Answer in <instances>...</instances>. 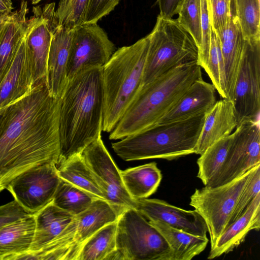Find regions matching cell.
I'll return each instance as SVG.
<instances>
[{
  "mask_svg": "<svg viewBox=\"0 0 260 260\" xmlns=\"http://www.w3.org/2000/svg\"><path fill=\"white\" fill-rule=\"evenodd\" d=\"M28 12L26 1L0 25V82L10 69L23 36Z\"/></svg>",
  "mask_w": 260,
  "mask_h": 260,
  "instance_id": "7402d4cb",
  "label": "cell"
},
{
  "mask_svg": "<svg viewBox=\"0 0 260 260\" xmlns=\"http://www.w3.org/2000/svg\"><path fill=\"white\" fill-rule=\"evenodd\" d=\"M42 0H32L31 3L33 5H36L38 4L39 2L42 1Z\"/></svg>",
  "mask_w": 260,
  "mask_h": 260,
  "instance_id": "bcb514c9",
  "label": "cell"
},
{
  "mask_svg": "<svg viewBox=\"0 0 260 260\" xmlns=\"http://www.w3.org/2000/svg\"><path fill=\"white\" fill-rule=\"evenodd\" d=\"M34 214L35 231L28 252L42 249L59 235L75 217L52 202Z\"/></svg>",
  "mask_w": 260,
  "mask_h": 260,
  "instance_id": "603a6c76",
  "label": "cell"
},
{
  "mask_svg": "<svg viewBox=\"0 0 260 260\" xmlns=\"http://www.w3.org/2000/svg\"><path fill=\"white\" fill-rule=\"evenodd\" d=\"M4 189H6V186L0 183V192Z\"/></svg>",
  "mask_w": 260,
  "mask_h": 260,
  "instance_id": "7dc6e473",
  "label": "cell"
},
{
  "mask_svg": "<svg viewBox=\"0 0 260 260\" xmlns=\"http://www.w3.org/2000/svg\"><path fill=\"white\" fill-rule=\"evenodd\" d=\"M34 85L33 69L23 35L13 61L0 82V109L21 99Z\"/></svg>",
  "mask_w": 260,
  "mask_h": 260,
  "instance_id": "2e32d148",
  "label": "cell"
},
{
  "mask_svg": "<svg viewBox=\"0 0 260 260\" xmlns=\"http://www.w3.org/2000/svg\"><path fill=\"white\" fill-rule=\"evenodd\" d=\"M205 114L158 123L112 143V147L125 161L152 158L171 160L194 153Z\"/></svg>",
  "mask_w": 260,
  "mask_h": 260,
  "instance_id": "5b68a950",
  "label": "cell"
},
{
  "mask_svg": "<svg viewBox=\"0 0 260 260\" xmlns=\"http://www.w3.org/2000/svg\"><path fill=\"white\" fill-rule=\"evenodd\" d=\"M215 33L224 61L227 99L233 101L245 42L236 16L234 0L230 1V17L226 26Z\"/></svg>",
  "mask_w": 260,
  "mask_h": 260,
  "instance_id": "ac0fdd59",
  "label": "cell"
},
{
  "mask_svg": "<svg viewBox=\"0 0 260 260\" xmlns=\"http://www.w3.org/2000/svg\"><path fill=\"white\" fill-rule=\"evenodd\" d=\"M9 14H2V15H0V25L6 20V19L7 18L8 16L9 15Z\"/></svg>",
  "mask_w": 260,
  "mask_h": 260,
  "instance_id": "f6af8a7d",
  "label": "cell"
},
{
  "mask_svg": "<svg viewBox=\"0 0 260 260\" xmlns=\"http://www.w3.org/2000/svg\"><path fill=\"white\" fill-rule=\"evenodd\" d=\"M119 216L108 201L94 199L87 209L76 215L77 243L81 247L83 243L93 234L106 225L117 221Z\"/></svg>",
  "mask_w": 260,
  "mask_h": 260,
  "instance_id": "d4e9b609",
  "label": "cell"
},
{
  "mask_svg": "<svg viewBox=\"0 0 260 260\" xmlns=\"http://www.w3.org/2000/svg\"><path fill=\"white\" fill-rule=\"evenodd\" d=\"M59 101L60 155L57 166L80 154L101 137L102 68H85L78 72L68 80Z\"/></svg>",
  "mask_w": 260,
  "mask_h": 260,
  "instance_id": "7a4b0ae2",
  "label": "cell"
},
{
  "mask_svg": "<svg viewBox=\"0 0 260 260\" xmlns=\"http://www.w3.org/2000/svg\"><path fill=\"white\" fill-rule=\"evenodd\" d=\"M135 208L147 220H158L194 236L207 237L208 229L196 210H186L157 199H134Z\"/></svg>",
  "mask_w": 260,
  "mask_h": 260,
  "instance_id": "9a60e30c",
  "label": "cell"
},
{
  "mask_svg": "<svg viewBox=\"0 0 260 260\" xmlns=\"http://www.w3.org/2000/svg\"><path fill=\"white\" fill-rule=\"evenodd\" d=\"M259 193H260V164L253 167L250 176L238 198L229 225L242 215L251 201Z\"/></svg>",
  "mask_w": 260,
  "mask_h": 260,
  "instance_id": "8d00e7d4",
  "label": "cell"
},
{
  "mask_svg": "<svg viewBox=\"0 0 260 260\" xmlns=\"http://www.w3.org/2000/svg\"><path fill=\"white\" fill-rule=\"evenodd\" d=\"M116 49L97 23H83L75 28L67 66L68 80L88 67L103 68Z\"/></svg>",
  "mask_w": 260,
  "mask_h": 260,
  "instance_id": "7c38bea8",
  "label": "cell"
},
{
  "mask_svg": "<svg viewBox=\"0 0 260 260\" xmlns=\"http://www.w3.org/2000/svg\"><path fill=\"white\" fill-rule=\"evenodd\" d=\"M57 168L58 175L62 180L87 192L94 199L106 200L103 192L81 154L72 156L59 164Z\"/></svg>",
  "mask_w": 260,
  "mask_h": 260,
  "instance_id": "f1b7e54d",
  "label": "cell"
},
{
  "mask_svg": "<svg viewBox=\"0 0 260 260\" xmlns=\"http://www.w3.org/2000/svg\"><path fill=\"white\" fill-rule=\"evenodd\" d=\"M226 1H227L229 3H230V1H231V0H226Z\"/></svg>",
  "mask_w": 260,
  "mask_h": 260,
  "instance_id": "c3c4849f",
  "label": "cell"
},
{
  "mask_svg": "<svg viewBox=\"0 0 260 260\" xmlns=\"http://www.w3.org/2000/svg\"><path fill=\"white\" fill-rule=\"evenodd\" d=\"M260 38L245 40L233 102L238 124L259 120Z\"/></svg>",
  "mask_w": 260,
  "mask_h": 260,
  "instance_id": "9c48e42d",
  "label": "cell"
},
{
  "mask_svg": "<svg viewBox=\"0 0 260 260\" xmlns=\"http://www.w3.org/2000/svg\"><path fill=\"white\" fill-rule=\"evenodd\" d=\"M55 11L54 3L34 6L32 15L26 21L24 36L33 69L34 85L46 80L48 57L56 24Z\"/></svg>",
  "mask_w": 260,
  "mask_h": 260,
  "instance_id": "5bb4252c",
  "label": "cell"
},
{
  "mask_svg": "<svg viewBox=\"0 0 260 260\" xmlns=\"http://www.w3.org/2000/svg\"><path fill=\"white\" fill-rule=\"evenodd\" d=\"M13 9L11 0H0V15L9 14Z\"/></svg>",
  "mask_w": 260,
  "mask_h": 260,
  "instance_id": "7bdbcfd3",
  "label": "cell"
},
{
  "mask_svg": "<svg viewBox=\"0 0 260 260\" xmlns=\"http://www.w3.org/2000/svg\"><path fill=\"white\" fill-rule=\"evenodd\" d=\"M234 3L244 39L260 38V0H234Z\"/></svg>",
  "mask_w": 260,
  "mask_h": 260,
  "instance_id": "d6a6232c",
  "label": "cell"
},
{
  "mask_svg": "<svg viewBox=\"0 0 260 260\" xmlns=\"http://www.w3.org/2000/svg\"><path fill=\"white\" fill-rule=\"evenodd\" d=\"M74 29L56 23L53 30L47 60L46 82L50 93L59 99L68 82L67 70Z\"/></svg>",
  "mask_w": 260,
  "mask_h": 260,
  "instance_id": "e0dca14e",
  "label": "cell"
},
{
  "mask_svg": "<svg viewBox=\"0 0 260 260\" xmlns=\"http://www.w3.org/2000/svg\"><path fill=\"white\" fill-rule=\"evenodd\" d=\"M149 35L116 49L102 68V131L110 133L143 86Z\"/></svg>",
  "mask_w": 260,
  "mask_h": 260,
  "instance_id": "277c9868",
  "label": "cell"
},
{
  "mask_svg": "<svg viewBox=\"0 0 260 260\" xmlns=\"http://www.w3.org/2000/svg\"><path fill=\"white\" fill-rule=\"evenodd\" d=\"M260 229V193L251 201L242 215L230 224L217 238L208 259L227 254L237 248L252 230Z\"/></svg>",
  "mask_w": 260,
  "mask_h": 260,
  "instance_id": "ffe728a7",
  "label": "cell"
},
{
  "mask_svg": "<svg viewBox=\"0 0 260 260\" xmlns=\"http://www.w3.org/2000/svg\"><path fill=\"white\" fill-rule=\"evenodd\" d=\"M232 134L209 146L198 159L197 177L205 186L212 187L218 180L225 160Z\"/></svg>",
  "mask_w": 260,
  "mask_h": 260,
  "instance_id": "f546056e",
  "label": "cell"
},
{
  "mask_svg": "<svg viewBox=\"0 0 260 260\" xmlns=\"http://www.w3.org/2000/svg\"><path fill=\"white\" fill-rule=\"evenodd\" d=\"M237 125L233 101L223 99L216 101L205 114L194 153L202 154L213 144L231 135Z\"/></svg>",
  "mask_w": 260,
  "mask_h": 260,
  "instance_id": "d6986e66",
  "label": "cell"
},
{
  "mask_svg": "<svg viewBox=\"0 0 260 260\" xmlns=\"http://www.w3.org/2000/svg\"><path fill=\"white\" fill-rule=\"evenodd\" d=\"M120 174L125 189L134 200L152 195L162 179L161 171L155 162L120 170Z\"/></svg>",
  "mask_w": 260,
  "mask_h": 260,
  "instance_id": "484cf974",
  "label": "cell"
},
{
  "mask_svg": "<svg viewBox=\"0 0 260 260\" xmlns=\"http://www.w3.org/2000/svg\"><path fill=\"white\" fill-rule=\"evenodd\" d=\"M59 99L46 80L34 85L8 106L0 124V183L46 163L56 166L60 155Z\"/></svg>",
  "mask_w": 260,
  "mask_h": 260,
  "instance_id": "6da1fadb",
  "label": "cell"
},
{
  "mask_svg": "<svg viewBox=\"0 0 260 260\" xmlns=\"http://www.w3.org/2000/svg\"><path fill=\"white\" fill-rule=\"evenodd\" d=\"M236 128L220 176L212 187L227 183L260 164L259 120H244Z\"/></svg>",
  "mask_w": 260,
  "mask_h": 260,
  "instance_id": "4fadbf2b",
  "label": "cell"
},
{
  "mask_svg": "<svg viewBox=\"0 0 260 260\" xmlns=\"http://www.w3.org/2000/svg\"><path fill=\"white\" fill-rule=\"evenodd\" d=\"M120 1L89 0L83 23H97L99 20L113 10Z\"/></svg>",
  "mask_w": 260,
  "mask_h": 260,
  "instance_id": "ab89813d",
  "label": "cell"
},
{
  "mask_svg": "<svg viewBox=\"0 0 260 260\" xmlns=\"http://www.w3.org/2000/svg\"><path fill=\"white\" fill-rule=\"evenodd\" d=\"M109 260H173V253L161 234L130 208L117 221L116 250Z\"/></svg>",
  "mask_w": 260,
  "mask_h": 260,
  "instance_id": "52a82bcc",
  "label": "cell"
},
{
  "mask_svg": "<svg viewBox=\"0 0 260 260\" xmlns=\"http://www.w3.org/2000/svg\"><path fill=\"white\" fill-rule=\"evenodd\" d=\"M60 180L56 165L46 163L20 174L6 189L24 210L33 214L52 202Z\"/></svg>",
  "mask_w": 260,
  "mask_h": 260,
  "instance_id": "30bf717a",
  "label": "cell"
},
{
  "mask_svg": "<svg viewBox=\"0 0 260 260\" xmlns=\"http://www.w3.org/2000/svg\"><path fill=\"white\" fill-rule=\"evenodd\" d=\"M103 192L106 200L118 214L134 208L135 201L123 184L120 170L106 149L101 137L85 147L80 153Z\"/></svg>",
  "mask_w": 260,
  "mask_h": 260,
  "instance_id": "8fae6325",
  "label": "cell"
},
{
  "mask_svg": "<svg viewBox=\"0 0 260 260\" xmlns=\"http://www.w3.org/2000/svg\"><path fill=\"white\" fill-rule=\"evenodd\" d=\"M89 0H59L54 13L57 25L74 28L83 23Z\"/></svg>",
  "mask_w": 260,
  "mask_h": 260,
  "instance_id": "d590c367",
  "label": "cell"
},
{
  "mask_svg": "<svg viewBox=\"0 0 260 260\" xmlns=\"http://www.w3.org/2000/svg\"><path fill=\"white\" fill-rule=\"evenodd\" d=\"M8 106L0 109V124Z\"/></svg>",
  "mask_w": 260,
  "mask_h": 260,
  "instance_id": "ee69618b",
  "label": "cell"
},
{
  "mask_svg": "<svg viewBox=\"0 0 260 260\" xmlns=\"http://www.w3.org/2000/svg\"><path fill=\"white\" fill-rule=\"evenodd\" d=\"M25 1V0H21V1Z\"/></svg>",
  "mask_w": 260,
  "mask_h": 260,
  "instance_id": "681fc988",
  "label": "cell"
},
{
  "mask_svg": "<svg viewBox=\"0 0 260 260\" xmlns=\"http://www.w3.org/2000/svg\"><path fill=\"white\" fill-rule=\"evenodd\" d=\"M212 28L215 32L223 29L230 17V3L226 0H206Z\"/></svg>",
  "mask_w": 260,
  "mask_h": 260,
  "instance_id": "74e56055",
  "label": "cell"
},
{
  "mask_svg": "<svg viewBox=\"0 0 260 260\" xmlns=\"http://www.w3.org/2000/svg\"><path fill=\"white\" fill-rule=\"evenodd\" d=\"M212 84L222 99H227L224 61L218 37L212 28L210 46L206 65L204 69Z\"/></svg>",
  "mask_w": 260,
  "mask_h": 260,
  "instance_id": "836d02e7",
  "label": "cell"
},
{
  "mask_svg": "<svg viewBox=\"0 0 260 260\" xmlns=\"http://www.w3.org/2000/svg\"><path fill=\"white\" fill-rule=\"evenodd\" d=\"M36 227L35 214L10 223L0 229V260H14L28 251Z\"/></svg>",
  "mask_w": 260,
  "mask_h": 260,
  "instance_id": "cb8c5ba5",
  "label": "cell"
},
{
  "mask_svg": "<svg viewBox=\"0 0 260 260\" xmlns=\"http://www.w3.org/2000/svg\"><path fill=\"white\" fill-rule=\"evenodd\" d=\"M202 78L197 61L178 66L144 85L128 107L109 139L120 140L158 124L190 85Z\"/></svg>",
  "mask_w": 260,
  "mask_h": 260,
  "instance_id": "3957f363",
  "label": "cell"
},
{
  "mask_svg": "<svg viewBox=\"0 0 260 260\" xmlns=\"http://www.w3.org/2000/svg\"><path fill=\"white\" fill-rule=\"evenodd\" d=\"M178 14V22L191 36L199 52L202 46L201 0H184Z\"/></svg>",
  "mask_w": 260,
  "mask_h": 260,
  "instance_id": "e575fe53",
  "label": "cell"
},
{
  "mask_svg": "<svg viewBox=\"0 0 260 260\" xmlns=\"http://www.w3.org/2000/svg\"><path fill=\"white\" fill-rule=\"evenodd\" d=\"M216 88L202 78L196 80L159 123L184 120L208 112L216 102Z\"/></svg>",
  "mask_w": 260,
  "mask_h": 260,
  "instance_id": "44dd1931",
  "label": "cell"
},
{
  "mask_svg": "<svg viewBox=\"0 0 260 260\" xmlns=\"http://www.w3.org/2000/svg\"><path fill=\"white\" fill-rule=\"evenodd\" d=\"M77 224L75 216L66 229L42 249L26 252L16 256L15 260H77L81 247L76 240Z\"/></svg>",
  "mask_w": 260,
  "mask_h": 260,
  "instance_id": "83f0119b",
  "label": "cell"
},
{
  "mask_svg": "<svg viewBox=\"0 0 260 260\" xmlns=\"http://www.w3.org/2000/svg\"><path fill=\"white\" fill-rule=\"evenodd\" d=\"M149 35L143 86L178 66L198 62V47L177 19L158 15Z\"/></svg>",
  "mask_w": 260,
  "mask_h": 260,
  "instance_id": "8992f818",
  "label": "cell"
},
{
  "mask_svg": "<svg viewBox=\"0 0 260 260\" xmlns=\"http://www.w3.org/2000/svg\"><path fill=\"white\" fill-rule=\"evenodd\" d=\"M164 236L173 253V260H190L206 248L209 240L173 228L158 221H148Z\"/></svg>",
  "mask_w": 260,
  "mask_h": 260,
  "instance_id": "4316f807",
  "label": "cell"
},
{
  "mask_svg": "<svg viewBox=\"0 0 260 260\" xmlns=\"http://www.w3.org/2000/svg\"><path fill=\"white\" fill-rule=\"evenodd\" d=\"M201 9L202 46L198 52V63L204 69L209 55L212 30L206 0H201Z\"/></svg>",
  "mask_w": 260,
  "mask_h": 260,
  "instance_id": "f35d334b",
  "label": "cell"
},
{
  "mask_svg": "<svg viewBox=\"0 0 260 260\" xmlns=\"http://www.w3.org/2000/svg\"><path fill=\"white\" fill-rule=\"evenodd\" d=\"M94 199L87 192L61 179L52 203L76 216L87 209Z\"/></svg>",
  "mask_w": 260,
  "mask_h": 260,
  "instance_id": "1f68e13d",
  "label": "cell"
},
{
  "mask_svg": "<svg viewBox=\"0 0 260 260\" xmlns=\"http://www.w3.org/2000/svg\"><path fill=\"white\" fill-rule=\"evenodd\" d=\"M252 168L227 183L196 189L191 196L189 205L201 215L206 223L211 248L229 226L238 198L250 176Z\"/></svg>",
  "mask_w": 260,
  "mask_h": 260,
  "instance_id": "ba28073f",
  "label": "cell"
},
{
  "mask_svg": "<svg viewBox=\"0 0 260 260\" xmlns=\"http://www.w3.org/2000/svg\"><path fill=\"white\" fill-rule=\"evenodd\" d=\"M117 221L96 232L82 244L77 260H109L116 250Z\"/></svg>",
  "mask_w": 260,
  "mask_h": 260,
  "instance_id": "4dcf8cb0",
  "label": "cell"
},
{
  "mask_svg": "<svg viewBox=\"0 0 260 260\" xmlns=\"http://www.w3.org/2000/svg\"><path fill=\"white\" fill-rule=\"evenodd\" d=\"M30 214L13 200L0 206V229L4 226Z\"/></svg>",
  "mask_w": 260,
  "mask_h": 260,
  "instance_id": "60d3db41",
  "label": "cell"
},
{
  "mask_svg": "<svg viewBox=\"0 0 260 260\" xmlns=\"http://www.w3.org/2000/svg\"><path fill=\"white\" fill-rule=\"evenodd\" d=\"M184 0H157L160 13L159 15L166 18H172L178 14Z\"/></svg>",
  "mask_w": 260,
  "mask_h": 260,
  "instance_id": "b9f144b4",
  "label": "cell"
}]
</instances>
